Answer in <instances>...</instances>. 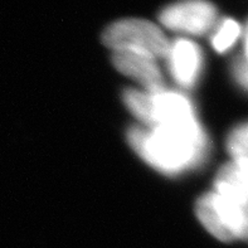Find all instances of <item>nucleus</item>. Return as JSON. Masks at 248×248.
I'll return each mask as SVG.
<instances>
[{"label":"nucleus","instance_id":"6e6552de","mask_svg":"<svg viewBox=\"0 0 248 248\" xmlns=\"http://www.w3.org/2000/svg\"><path fill=\"white\" fill-rule=\"evenodd\" d=\"M214 192L248 205V160L233 159L220 168L214 179Z\"/></svg>","mask_w":248,"mask_h":248},{"label":"nucleus","instance_id":"0eeeda50","mask_svg":"<svg viewBox=\"0 0 248 248\" xmlns=\"http://www.w3.org/2000/svg\"><path fill=\"white\" fill-rule=\"evenodd\" d=\"M113 66L130 78L144 86L145 91H160L164 88V78L155 58L148 54L116 50L112 54Z\"/></svg>","mask_w":248,"mask_h":248},{"label":"nucleus","instance_id":"f03ea898","mask_svg":"<svg viewBox=\"0 0 248 248\" xmlns=\"http://www.w3.org/2000/svg\"><path fill=\"white\" fill-rule=\"evenodd\" d=\"M126 107L145 126L170 125L197 119L192 101L178 91L126 90L123 94Z\"/></svg>","mask_w":248,"mask_h":248},{"label":"nucleus","instance_id":"39448f33","mask_svg":"<svg viewBox=\"0 0 248 248\" xmlns=\"http://www.w3.org/2000/svg\"><path fill=\"white\" fill-rule=\"evenodd\" d=\"M160 22L171 31L202 35L217 24V9L207 0H182L160 13Z\"/></svg>","mask_w":248,"mask_h":248},{"label":"nucleus","instance_id":"7ed1b4c3","mask_svg":"<svg viewBox=\"0 0 248 248\" xmlns=\"http://www.w3.org/2000/svg\"><path fill=\"white\" fill-rule=\"evenodd\" d=\"M195 213L205 230L223 242L248 239V205L217 192L202 195Z\"/></svg>","mask_w":248,"mask_h":248},{"label":"nucleus","instance_id":"423d86ee","mask_svg":"<svg viewBox=\"0 0 248 248\" xmlns=\"http://www.w3.org/2000/svg\"><path fill=\"white\" fill-rule=\"evenodd\" d=\"M165 58L170 75L180 87L192 88L198 83L204 68V57L198 44L178 38L170 43Z\"/></svg>","mask_w":248,"mask_h":248},{"label":"nucleus","instance_id":"9b49d317","mask_svg":"<svg viewBox=\"0 0 248 248\" xmlns=\"http://www.w3.org/2000/svg\"><path fill=\"white\" fill-rule=\"evenodd\" d=\"M231 73L236 85L248 93V63L243 56H238L231 64Z\"/></svg>","mask_w":248,"mask_h":248},{"label":"nucleus","instance_id":"1a4fd4ad","mask_svg":"<svg viewBox=\"0 0 248 248\" xmlns=\"http://www.w3.org/2000/svg\"><path fill=\"white\" fill-rule=\"evenodd\" d=\"M213 29L211 43L218 53L230 52L243 34V29L241 24L236 22L234 19L231 18L224 19L218 25L216 24Z\"/></svg>","mask_w":248,"mask_h":248},{"label":"nucleus","instance_id":"9d476101","mask_svg":"<svg viewBox=\"0 0 248 248\" xmlns=\"http://www.w3.org/2000/svg\"><path fill=\"white\" fill-rule=\"evenodd\" d=\"M227 150L232 159L248 160V121L233 127L227 138Z\"/></svg>","mask_w":248,"mask_h":248},{"label":"nucleus","instance_id":"20e7f679","mask_svg":"<svg viewBox=\"0 0 248 248\" xmlns=\"http://www.w3.org/2000/svg\"><path fill=\"white\" fill-rule=\"evenodd\" d=\"M102 41L113 52L131 50L155 60L167 56L170 46L160 28L142 19H124L113 23L104 31Z\"/></svg>","mask_w":248,"mask_h":248},{"label":"nucleus","instance_id":"f8f14e48","mask_svg":"<svg viewBox=\"0 0 248 248\" xmlns=\"http://www.w3.org/2000/svg\"><path fill=\"white\" fill-rule=\"evenodd\" d=\"M243 46H245V52H243L242 56L248 63V24L246 31H243Z\"/></svg>","mask_w":248,"mask_h":248},{"label":"nucleus","instance_id":"f257e3e1","mask_svg":"<svg viewBox=\"0 0 248 248\" xmlns=\"http://www.w3.org/2000/svg\"><path fill=\"white\" fill-rule=\"evenodd\" d=\"M127 140L150 167L178 175L201 167L209 154V139L199 119L160 126H132Z\"/></svg>","mask_w":248,"mask_h":248}]
</instances>
